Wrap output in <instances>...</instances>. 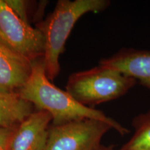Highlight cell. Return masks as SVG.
I'll use <instances>...</instances> for the list:
<instances>
[{"label":"cell","instance_id":"cell-1","mask_svg":"<svg viewBox=\"0 0 150 150\" xmlns=\"http://www.w3.org/2000/svg\"><path fill=\"white\" fill-rule=\"evenodd\" d=\"M18 93L31 103L37 110L47 112L52 118V125H59L83 119H96L109 123L121 136L129 131L121 124L93 108L86 107L76 102L65 91L54 85L47 76L42 59L33 62L29 79Z\"/></svg>","mask_w":150,"mask_h":150},{"label":"cell","instance_id":"cell-2","mask_svg":"<svg viewBox=\"0 0 150 150\" xmlns=\"http://www.w3.org/2000/svg\"><path fill=\"white\" fill-rule=\"evenodd\" d=\"M110 4L108 0H59L54 11L37 29L45 38L42 61L47 78L53 81L61 71L59 59L66 41L79 19L88 13H100Z\"/></svg>","mask_w":150,"mask_h":150},{"label":"cell","instance_id":"cell-3","mask_svg":"<svg viewBox=\"0 0 150 150\" xmlns=\"http://www.w3.org/2000/svg\"><path fill=\"white\" fill-rule=\"evenodd\" d=\"M136 83L134 78L99 64L71 74L65 88L76 102L93 108L124 96Z\"/></svg>","mask_w":150,"mask_h":150},{"label":"cell","instance_id":"cell-4","mask_svg":"<svg viewBox=\"0 0 150 150\" xmlns=\"http://www.w3.org/2000/svg\"><path fill=\"white\" fill-rule=\"evenodd\" d=\"M0 44L32 62L44 56L42 32L19 18L5 0H0Z\"/></svg>","mask_w":150,"mask_h":150},{"label":"cell","instance_id":"cell-5","mask_svg":"<svg viewBox=\"0 0 150 150\" xmlns=\"http://www.w3.org/2000/svg\"><path fill=\"white\" fill-rule=\"evenodd\" d=\"M112 129L109 123L96 119L52 125L45 150H97L103 137Z\"/></svg>","mask_w":150,"mask_h":150},{"label":"cell","instance_id":"cell-6","mask_svg":"<svg viewBox=\"0 0 150 150\" xmlns=\"http://www.w3.org/2000/svg\"><path fill=\"white\" fill-rule=\"evenodd\" d=\"M52 116L37 110L17 127L11 150H45Z\"/></svg>","mask_w":150,"mask_h":150},{"label":"cell","instance_id":"cell-7","mask_svg":"<svg viewBox=\"0 0 150 150\" xmlns=\"http://www.w3.org/2000/svg\"><path fill=\"white\" fill-rule=\"evenodd\" d=\"M99 64L110 67L138 81L150 90V52L134 48H122Z\"/></svg>","mask_w":150,"mask_h":150},{"label":"cell","instance_id":"cell-8","mask_svg":"<svg viewBox=\"0 0 150 150\" xmlns=\"http://www.w3.org/2000/svg\"><path fill=\"white\" fill-rule=\"evenodd\" d=\"M33 62L0 44V92L18 93L32 72Z\"/></svg>","mask_w":150,"mask_h":150},{"label":"cell","instance_id":"cell-9","mask_svg":"<svg viewBox=\"0 0 150 150\" xmlns=\"http://www.w3.org/2000/svg\"><path fill=\"white\" fill-rule=\"evenodd\" d=\"M33 108L18 93L0 92V127H17L34 112Z\"/></svg>","mask_w":150,"mask_h":150},{"label":"cell","instance_id":"cell-10","mask_svg":"<svg viewBox=\"0 0 150 150\" xmlns=\"http://www.w3.org/2000/svg\"><path fill=\"white\" fill-rule=\"evenodd\" d=\"M134 135L118 150H150V109L132 120Z\"/></svg>","mask_w":150,"mask_h":150},{"label":"cell","instance_id":"cell-11","mask_svg":"<svg viewBox=\"0 0 150 150\" xmlns=\"http://www.w3.org/2000/svg\"><path fill=\"white\" fill-rule=\"evenodd\" d=\"M6 3L8 4L12 11L20 19L27 23H29V1L24 0H5Z\"/></svg>","mask_w":150,"mask_h":150},{"label":"cell","instance_id":"cell-12","mask_svg":"<svg viewBox=\"0 0 150 150\" xmlns=\"http://www.w3.org/2000/svg\"><path fill=\"white\" fill-rule=\"evenodd\" d=\"M16 128L17 127L6 128L0 127V150H11Z\"/></svg>","mask_w":150,"mask_h":150},{"label":"cell","instance_id":"cell-13","mask_svg":"<svg viewBox=\"0 0 150 150\" xmlns=\"http://www.w3.org/2000/svg\"><path fill=\"white\" fill-rule=\"evenodd\" d=\"M97 150H116V149H114V147H112V146H104L102 145Z\"/></svg>","mask_w":150,"mask_h":150}]
</instances>
